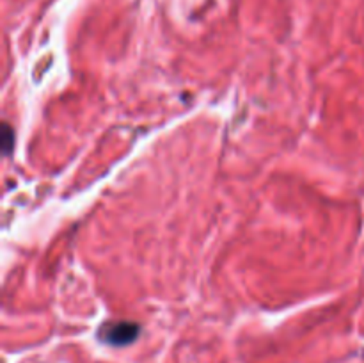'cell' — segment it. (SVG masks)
<instances>
[{
    "label": "cell",
    "instance_id": "obj_1",
    "mask_svg": "<svg viewBox=\"0 0 364 363\" xmlns=\"http://www.w3.org/2000/svg\"><path fill=\"white\" fill-rule=\"evenodd\" d=\"M141 327L135 322H127V320H121V322H110L103 327L98 333V337L102 338L103 342L110 345H116V347H121V345H128L137 338Z\"/></svg>",
    "mask_w": 364,
    "mask_h": 363
},
{
    "label": "cell",
    "instance_id": "obj_2",
    "mask_svg": "<svg viewBox=\"0 0 364 363\" xmlns=\"http://www.w3.org/2000/svg\"><path fill=\"white\" fill-rule=\"evenodd\" d=\"M13 139H14L13 128L9 127V123H4L2 125V149L6 155H9L11 153V148H13Z\"/></svg>",
    "mask_w": 364,
    "mask_h": 363
}]
</instances>
